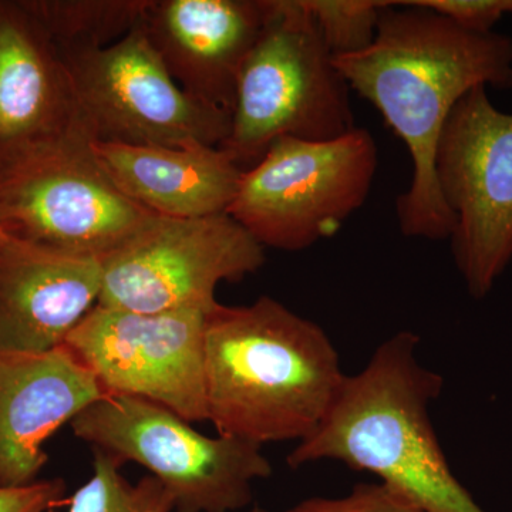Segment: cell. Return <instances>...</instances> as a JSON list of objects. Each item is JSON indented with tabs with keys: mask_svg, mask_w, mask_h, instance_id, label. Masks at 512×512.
I'll return each mask as SVG.
<instances>
[{
	"mask_svg": "<svg viewBox=\"0 0 512 512\" xmlns=\"http://www.w3.org/2000/svg\"><path fill=\"white\" fill-rule=\"evenodd\" d=\"M335 63L350 90L380 111L412 158L409 188L396 200L400 231L409 238L450 239L453 215L436 178L441 131L474 87L512 89V37L468 32L434 10L392 2L375 40Z\"/></svg>",
	"mask_w": 512,
	"mask_h": 512,
	"instance_id": "obj_1",
	"label": "cell"
},
{
	"mask_svg": "<svg viewBox=\"0 0 512 512\" xmlns=\"http://www.w3.org/2000/svg\"><path fill=\"white\" fill-rule=\"evenodd\" d=\"M333 57L353 55L375 40L384 0H303Z\"/></svg>",
	"mask_w": 512,
	"mask_h": 512,
	"instance_id": "obj_19",
	"label": "cell"
},
{
	"mask_svg": "<svg viewBox=\"0 0 512 512\" xmlns=\"http://www.w3.org/2000/svg\"><path fill=\"white\" fill-rule=\"evenodd\" d=\"M106 392L66 346L0 356V488L35 483L45 443Z\"/></svg>",
	"mask_w": 512,
	"mask_h": 512,
	"instance_id": "obj_15",
	"label": "cell"
},
{
	"mask_svg": "<svg viewBox=\"0 0 512 512\" xmlns=\"http://www.w3.org/2000/svg\"><path fill=\"white\" fill-rule=\"evenodd\" d=\"M487 89L458 100L436 153L437 185L454 220L451 252L476 299L512 262V114L498 110Z\"/></svg>",
	"mask_w": 512,
	"mask_h": 512,
	"instance_id": "obj_8",
	"label": "cell"
},
{
	"mask_svg": "<svg viewBox=\"0 0 512 512\" xmlns=\"http://www.w3.org/2000/svg\"><path fill=\"white\" fill-rule=\"evenodd\" d=\"M346 379L325 330L274 298L208 313L205 399L220 436L301 443L332 412Z\"/></svg>",
	"mask_w": 512,
	"mask_h": 512,
	"instance_id": "obj_2",
	"label": "cell"
},
{
	"mask_svg": "<svg viewBox=\"0 0 512 512\" xmlns=\"http://www.w3.org/2000/svg\"><path fill=\"white\" fill-rule=\"evenodd\" d=\"M116 458L94 450L93 476L69 498L67 512H174V503L150 474L131 483Z\"/></svg>",
	"mask_w": 512,
	"mask_h": 512,
	"instance_id": "obj_18",
	"label": "cell"
},
{
	"mask_svg": "<svg viewBox=\"0 0 512 512\" xmlns=\"http://www.w3.org/2000/svg\"><path fill=\"white\" fill-rule=\"evenodd\" d=\"M62 57L94 140L147 147L227 140L232 117L185 93L138 26L114 45Z\"/></svg>",
	"mask_w": 512,
	"mask_h": 512,
	"instance_id": "obj_9",
	"label": "cell"
},
{
	"mask_svg": "<svg viewBox=\"0 0 512 512\" xmlns=\"http://www.w3.org/2000/svg\"><path fill=\"white\" fill-rule=\"evenodd\" d=\"M420 338L400 332L348 376L332 412L288 456L292 468L332 460L375 474L426 512H484L448 467L429 406L443 377L417 360Z\"/></svg>",
	"mask_w": 512,
	"mask_h": 512,
	"instance_id": "obj_3",
	"label": "cell"
},
{
	"mask_svg": "<svg viewBox=\"0 0 512 512\" xmlns=\"http://www.w3.org/2000/svg\"><path fill=\"white\" fill-rule=\"evenodd\" d=\"M106 173L130 200L158 217L227 214L242 168L220 147L126 146L93 140Z\"/></svg>",
	"mask_w": 512,
	"mask_h": 512,
	"instance_id": "obj_16",
	"label": "cell"
},
{
	"mask_svg": "<svg viewBox=\"0 0 512 512\" xmlns=\"http://www.w3.org/2000/svg\"><path fill=\"white\" fill-rule=\"evenodd\" d=\"M350 92L303 0H271L239 73L231 130L220 148L247 170L279 138L345 136L356 128Z\"/></svg>",
	"mask_w": 512,
	"mask_h": 512,
	"instance_id": "obj_4",
	"label": "cell"
},
{
	"mask_svg": "<svg viewBox=\"0 0 512 512\" xmlns=\"http://www.w3.org/2000/svg\"><path fill=\"white\" fill-rule=\"evenodd\" d=\"M82 120L69 69L26 0H0V170Z\"/></svg>",
	"mask_w": 512,
	"mask_h": 512,
	"instance_id": "obj_14",
	"label": "cell"
},
{
	"mask_svg": "<svg viewBox=\"0 0 512 512\" xmlns=\"http://www.w3.org/2000/svg\"><path fill=\"white\" fill-rule=\"evenodd\" d=\"M80 120L64 136L0 170V231L66 254L103 259L158 215L106 173Z\"/></svg>",
	"mask_w": 512,
	"mask_h": 512,
	"instance_id": "obj_7",
	"label": "cell"
},
{
	"mask_svg": "<svg viewBox=\"0 0 512 512\" xmlns=\"http://www.w3.org/2000/svg\"><path fill=\"white\" fill-rule=\"evenodd\" d=\"M66 491V483L60 478L0 488V512H57L69 503Z\"/></svg>",
	"mask_w": 512,
	"mask_h": 512,
	"instance_id": "obj_22",
	"label": "cell"
},
{
	"mask_svg": "<svg viewBox=\"0 0 512 512\" xmlns=\"http://www.w3.org/2000/svg\"><path fill=\"white\" fill-rule=\"evenodd\" d=\"M60 55L114 45L140 25L148 0H26Z\"/></svg>",
	"mask_w": 512,
	"mask_h": 512,
	"instance_id": "obj_17",
	"label": "cell"
},
{
	"mask_svg": "<svg viewBox=\"0 0 512 512\" xmlns=\"http://www.w3.org/2000/svg\"><path fill=\"white\" fill-rule=\"evenodd\" d=\"M285 512H426L410 498L382 483L357 484L343 497H313Z\"/></svg>",
	"mask_w": 512,
	"mask_h": 512,
	"instance_id": "obj_20",
	"label": "cell"
},
{
	"mask_svg": "<svg viewBox=\"0 0 512 512\" xmlns=\"http://www.w3.org/2000/svg\"><path fill=\"white\" fill-rule=\"evenodd\" d=\"M100 261L101 306L140 313H210L220 305L218 285L259 271L265 248L228 214L157 217Z\"/></svg>",
	"mask_w": 512,
	"mask_h": 512,
	"instance_id": "obj_10",
	"label": "cell"
},
{
	"mask_svg": "<svg viewBox=\"0 0 512 512\" xmlns=\"http://www.w3.org/2000/svg\"><path fill=\"white\" fill-rule=\"evenodd\" d=\"M74 436L120 464L147 468L174 503V512H235L254 500V484L272 476L262 447L208 437L160 404L106 394L70 423Z\"/></svg>",
	"mask_w": 512,
	"mask_h": 512,
	"instance_id": "obj_5",
	"label": "cell"
},
{
	"mask_svg": "<svg viewBox=\"0 0 512 512\" xmlns=\"http://www.w3.org/2000/svg\"><path fill=\"white\" fill-rule=\"evenodd\" d=\"M208 313H140L97 303L64 346L106 394L140 397L188 421H208L205 328Z\"/></svg>",
	"mask_w": 512,
	"mask_h": 512,
	"instance_id": "obj_11",
	"label": "cell"
},
{
	"mask_svg": "<svg viewBox=\"0 0 512 512\" xmlns=\"http://www.w3.org/2000/svg\"><path fill=\"white\" fill-rule=\"evenodd\" d=\"M377 168L379 148L366 128L329 141L282 137L242 171L227 214L261 247L302 251L365 205Z\"/></svg>",
	"mask_w": 512,
	"mask_h": 512,
	"instance_id": "obj_6",
	"label": "cell"
},
{
	"mask_svg": "<svg viewBox=\"0 0 512 512\" xmlns=\"http://www.w3.org/2000/svg\"><path fill=\"white\" fill-rule=\"evenodd\" d=\"M271 0H148L138 28L185 93L232 117Z\"/></svg>",
	"mask_w": 512,
	"mask_h": 512,
	"instance_id": "obj_12",
	"label": "cell"
},
{
	"mask_svg": "<svg viewBox=\"0 0 512 512\" xmlns=\"http://www.w3.org/2000/svg\"><path fill=\"white\" fill-rule=\"evenodd\" d=\"M101 261L0 231V356L60 348L99 302Z\"/></svg>",
	"mask_w": 512,
	"mask_h": 512,
	"instance_id": "obj_13",
	"label": "cell"
},
{
	"mask_svg": "<svg viewBox=\"0 0 512 512\" xmlns=\"http://www.w3.org/2000/svg\"><path fill=\"white\" fill-rule=\"evenodd\" d=\"M249 512H268V511L262 510V508H259V507H254Z\"/></svg>",
	"mask_w": 512,
	"mask_h": 512,
	"instance_id": "obj_23",
	"label": "cell"
},
{
	"mask_svg": "<svg viewBox=\"0 0 512 512\" xmlns=\"http://www.w3.org/2000/svg\"><path fill=\"white\" fill-rule=\"evenodd\" d=\"M412 5L434 10L468 32L487 35L504 16H512V0H412Z\"/></svg>",
	"mask_w": 512,
	"mask_h": 512,
	"instance_id": "obj_21",
	"label": "cell"
}]
</instances>
